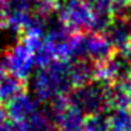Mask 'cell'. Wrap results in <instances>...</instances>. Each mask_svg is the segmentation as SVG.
Returning <instances> with one entry per match:
<instances>
[{
    "instance_id": "cell-2",
    "label": "cell",
    "mask_w": 131,
    "mask_h": 131,
    "mask_svg": "<svg viewBox=\"0 0 131 131\" xmlns=\"http://www.w3.org/2000/svg\"><path fill=\"white\" fill-rule=\"evenodd\" d=\"M113 92L114 83L103 79H94L75 88L68 94V100L85 116L107 113L113 107Z\"/></svg>"
},
{
    "instance_id": "cell-1",
    "label": "cell",
    "mask_w": 131,
    "mask_h": 131,
    "mask_svg": "<svg viewBox=\"0 0 131 131\" xmlns=\"http://www.w3.org/2000/svg\"><path fill=\"white\" fill-rule=\"evenodd\" d=\"M31 89L38 102H52L68 96L75 89L71 76L69 59H57L49 65L38 68L31 75Z\"/></svg>"
},
{
    "instance_id": "cell-14",
    "label": "cell",
    "mask_w": 131,
    "mask_h": 131,
    "mask_svg": "<svg viewBox=\"0 0 131 131\" xmlns=\"http://www.w3.org/2000/svg\"><path fill=\"white\" fill-rule=\"evenodd\" d=\"M110 131H131V108L113 107L107 111Z\"/></svg>"
},
{
    "instance_id": "cell-17",
    "label": "cell",
    "mask_w": 131,
    "mask_h": 131,
    "mask_svg": "<svg viewBox=\"0 0 131 131\" xmlns=\"http://www.w3.org/2000/svg\"><path fill=\"white\" fill-rule=\"evenodd\" d=\"M0 131H17V127H16L14 123L7 121L4 125H2V127H0Z\"/></svg>"
},
{
    "instance_id": "cell-18",
    "label": "cell",
    "mask_w": 131,
    "mask_h": 131,
    "mask_svg": "<svg viewBox=\"0 0 131 131\" xmlns=\"http://www.w3.org/2000/svg\"><path fill=\"white\" fill-rule=\"evenodd\" d=\"M4 75H6V69H4L3 63H2V61H0V78H3Z\"/></svg>"
},
{
    "instance_id": "cell-3",
    "label": "cell",
    "mask_w": 131,
    "mask_h": 131,
    "mask_svg": "<svg viewBox=\"0 0 131 131\" xmlns=\"http://www.w3.org/2000/svg\"><path fill=\"white\" fill-rule=\"evenodd\" d=\"M114 54V48L99 32H80L75 35L71 59H88L100 65Z\"/></svg>"
},
{
    "instance_id": "cell-13",
    "label": "cell",
    "mask_w": 131,
    "mask_h": 131,
    "mask_svg": "<svg viewBox=\"0 0 131 131\" xmlns=\"http://www.w3.org/2000/svg\"><path fill=\"white\" fill-rule=\"evenodd\" d=\"M23 83L20 79H17L13 75H4L0 78V104L7 106L13 99L23 93Z\"/></svg>"
},
{
    "instance_id": "cell-9",
    "label": "cell",
    "mask_w": 131,
    "mask_h": 131,
    "mask_svg": "<svg viewBox=\"0 0 131 131\" xmlns=\"http://www.w3.org/2000/svg\"><path fill=\"white\" fill-rule=\"evenodd\" d=\"M40 108V102L35 99L34 96L26 93H20L16 99H13L9 104L6 106V111L9 118L12 120V123L18 124V123L27 120L30 116L35 113Z\"/></svg>"
},
{
    "instance_id": "cell-7",
    "label": "cell",
    "mask_w": 131,
    "mask_h": 131,
    "mask_svg": "<svg viewBox=\"0 0 131 131\" xmlns=\"http://www.w3.org/2000/svg\"><path fill=\"white\" fill-rule=\"evenodd\" d=\"M131 78V61L121 52L113 54L106 62L97 65V79L121 83Z\"/></svg>"
},
{
    "instance_id": "cell-10",
    "label": "cell",
    "mask_w": 131,
    "mask_h": 131,
    "mask_svg": "<svg viewBox=\"0 0 131 131\" xmlns=\"http://www.w3.org/2000/svg\"><path fill=\"white\" fill-rule=\"evenodd\" d=\"M86 116L69 103L63 111L55 118L58 131H83Z\"/></svg>"
},
{
    "instance_id": "cell-16",
    "label": "cell",
    "mask_w": 131,
    "mask_h": 131,
    "mask_svg": "<svg viewBox=\"0 0 131 131\" xmlns=\"http://www.w3.org/2000/svg\"><path fill=\"white\" fill-rule=\"evenodd\" d=\"M7 121H9V116H7L6 107H3V106L0 104V127L4 125Z\"/></svg>"
},
{
    "instance_id": "cell-6",
    "label": "cell",
    "mask_w": 131,
    "mask_h": 131,
    "mask_svg": "<svg viewBox=\"0 0 131 131\" xmlns=\"http://www.w3.org/2000/svg\"><path fill=\"white\" fill-rule=\"evenodd\" d=\"M40 2L41 0H4L6 27L23 32L38 13Z\"/></svg>"
},
{
    "instance_id": "cell-20",
    "label": "cell",
    "mask_w": 131,
    "mask_h": 131,
    "mask_svg": "<svg viewBox=\"0 0 131 131\" xmlns=\"http://www.w3.org/2000/svg\"><path fill=\"white\" fill-rule=\"evenodd\" d=\"M52 2H55V3H58V0H52Z\"/></svg>"
},
{
    "instance_id": "cell-15",
    "label": "cell",
    "mask_w": 131,
    "mask_h": 131,
    "mask_svg": "<svg viewBox=\"0 0 131 131\" xmlns=\"http://www.w3.org/2000/svg\"><path fill=\"white\" fill-rule=\"evenodd\" d=\"M83 131H110L107 113H97L86 116Z\"/></svg>"
},
{
    "instance_id": "cell-4",
    "label": "cell",
    "mask_w": 131,
    "mask_h": 131,
    "mask_svg": "<svg viewBox=\"0 0 131 131\" xmlns=\"http://www.w3.org/2000/svg\"><path fill=\"white\" fill-rule=\"evenodd\" d=\"M58 16L73 32H94V16L83 0H59Z\"/></svg>"
},
{
    "instance_id": "cell-12",
    "label": "cell",
    "mask_w": 131,
    "mask_h": 131,
    "mask_svg": "<svg viewBox=\"0 0 131 131\" xmlns=\"http://www.w3.org/2000/svg\"><path fill=\"white\" fill-rule=\"evenodd\" d=\"M17 131H58V127L44 108H38L27 120L16 124Z\"/></svg>"
},
{
    "instance_id": "cell-8",
    "label": "cell",
    "mask_w": 131,
    "mask_h": 131,
    "mask_svg": "<svg viewBox=\"0 0 131 131\" xmlns=\"http://www.w3.org/2000/svg\"><path fill=\"white\" fill-rule=\"evenodd\" d=\"M102 34L114 49L121 51L131 42V23L127 17H113Z\"/></svg>"
},
{
    "instance_id": "cell-5",
    "label": "cell",
    "mask_w": 131,
    "mask_h": 131,
    "mask_svg": "<svg viewBox=\"0 0 131 131\" xmlns=\"http://www.w3.org/2000/svg\"><path fill=\"white\" fill-rule=\"evenodd\" d=\"M2 63L6 72H9V75H13L20 80L27 79L32 75L35 66L34 52L26 41H21L14 44L3 55Z\"/></svg>"
},
{
    "instance_id": "cell-19",
    "label": "cell",
    "mask_w": 131,
    "mask_h": 131,
    "mask_svg": "<svg viewBox=\"0 0 131 131\" xmlns=\"http://www.w3.org/2000/svg\"><path fill=\"white\" fill-rule=\"evenodd\" d=\"M127 18H128V20H130V23H131V16H128V17H127Z\"/></svg>"
},
{
    "instance_id": "cell-11",
    "label": "cell",
    "mask_w": 131,
    "mask_h": 131,
    "mask_svg": "<svg viewBox=\"0 0 131 131\" xmlns=\"http://www.w3.org/2000/svg\"><path fill=\"white\" fill-rule=\"evenodd\" d=\"M71 76L75 88L97 79V65L88 59H69Z\"/></svg>"
}]
</instances>
